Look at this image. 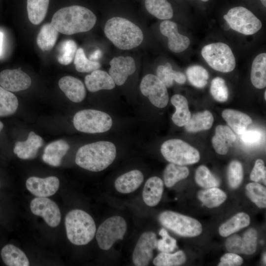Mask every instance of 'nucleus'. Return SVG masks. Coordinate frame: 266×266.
<instances>
[{"mask_svg":"<svg viewBox=\"0 0 266 266\" xmlns=\"http://www.w3.org/2000/svg\"><path fill=\"white\" fill-rule=\"evenodd\" d=\"M97 17L90 9L79 5L65 7L53 16L51 25L61 33L71 35L92 29Z\"/></svg>","mask_w":266,"mask_h":266,"instance_id":"1","label":"nucleus"},{"mask_svg":"<svg viewBox=\"0 0 266 266\" xmlns=\"http://www.w3.org/2000/svg\"><path fill=\"white\" fill-rule=\"evenodd\" d=\"M116 156V148L113 143L99 141L79 148L76 154L75 162L84 169L99 172L109 166Z\"/></svg>","mask_w":266,"mask_h":266,"instance_id":"2","label":"nucleus"},{"mask_svg":"<svg viewBox=\"0 0 266 266\" xmlns=\"http://www.w3.org/2000/svg\"><path fill=\"white\" fill-rule=\"evenodd\" d=\"M104 32L112 43L122 50H129L139 46L143 39L141 30L127 19L115 17L106 23Z\"/></svg>","mask_w":266,"mask_h":266,"instance_id":"3","label":"nucleus"},{"mask_svg":"<svg viewBox=\"0 0 266 266\" xmlns=\"http://www.w3.org/2000/svg\"><path fill=\"white\" fill-rule=\"evenodd\" d=\"M66 235L72 244L84 245L94 237L96 227L93 218L85 211L73 209L68 212L65 221Z\"/></svg>","mask_w":266,"mask_h":266,"instance_id":"4","label":"nucleus"},{"mask_svg":"<svg viewBox=\"0 0 266 266\" xmlns=\"http://www.w3.org/2000/svg\"><path fill=\"white\" fill-rule=\"evenodd\" d=\"M73 123L78 131L88 133H102L109 130L112 125L111 117L106 113L96 109H84L74 116Z\"/></svg>","mask_w":266,"mask_h":266,"instance_id":"5","label":"nucleus"},{"mask_svg":"<svg viewBox=\"0 0 266 266\" xmlns=\"http://www.w3.org/2000/svg\"><path fill=\"white\" fill-rule=\"evenodd\" d=\"M161 152L168 162L181 166L193 164L200 159L197 149L178 139L165 141L161 146Z\"/></svg>","mask_w":266,"mask_h":266,"instance_id":"6","label":"nucleus"},{"mask_svg":"<svg viewBox=\"0 0 266 266\" xmlns=\"http://www.w3.org/2000/svg\"><path fill=\"white\" fill-rule=\"evenodd\" d=\"M201 54L208 65L217 71L229 72L235 67V57L230 47L225 43L206 45L202 48Z\"/></svg>","mask_w":266,"mask_h":266,"instance_id":"7","label":"nucleus"},{"mask_svg":"<svg viewBox=\"0 0 266 266\" xmlns=\"http://www.w3.org/2000/svg\"><path fill=\"white\" fill-rule=\"evenodd\" d=\"M159 220L165 227L182 236L194 237L202 232V226L200 222L175 212H163L160 214Z\"/></svg>","mask_w":266,"mask_h":266,"instance_id":"8","label":"nucleus"},{"mask_svg":"<svg viewBox=\"0 0 266 266\" xmlns=\"http://www.w3.org/2000/svg\"><path fill=\"white\" fill-rule=\"evenodd\" d=\"M224 19L233 30L245 35H251L262 28L261 21L249 9L243 6L231 8Z\"/></svg>","mask_w":266,"mask_h":266,"instance_id":"9","label":"nucleus"},{"mask_svg":"<svg viewBox=\"0 0 266 266\" xmlns=\"http://www.w3.org/2000/svg\"><path fill=\"white\" fill-rule=\"evenodd\" d=\"M127 230L125 219L119 216H115L105 220L98 228L96 239L102 250L109 249L115 241L123 239Z\"/></svg>","mask_w":266,"mask_h":266,"instance_id":"10","label":"nucleus"},{"mask_svg":"<svg viewBox=\"0 0 266 266\" xmlns=\"http://www.w3.org/2000/svg\"><path fill=\"white\" fill-rule=\"evenodd\" d=\"M140 90L155 106L162 108L167 105L169 98L166 87L157 76L148 74L144 76Z\"/></svg>","mask_w":266,"mask_h":266,"instance_id":"11","label":"nucleus"},{"mask_svg":"<svg viewBox=\"0 0 266 266\" xmlns=\"http://www.w3.org/2000/svg\"><path fill=\"white\" fill-rule=\"evenodd\" d=\"M30 208L33 214L42 217L51 227H56L60 223L61 215L58 206L46 197H37L32 200Z\"/></svg>","mask_w":266,"mask_h":266,"instance_id":"12","label":"nucleus"},{"mask_svg":"<svg viewBox=\"0 0 266 266\" xmlns=\"http://www.w3.org/2000/svg\"><path fill=\"white\" fill-rule=\"evenodd\" d=\"M157 238L152 232L143 233L140 236L133 253V263L136 266H148L152 259L153 250L157 248Z\"/></svg>","mask_w":266,"mask_h":266,"instance_id":"13","label":"nucleus"},{"mask_svg":"<svg viewBox=\"0 0 266 266\" xmlns=\"http://www.w3.org/2000/svg\"><path fill=\"white\" fill-rule=\"evenodd\" d=\"M257 244V231L254 228H250L242 236L234 234L230 236L226 241L225 246L230 252L251 255L256 251Z\"/></svg>","mask_w":266,"mask_h":266,"instance_id":"14","label":"nucleus"},{"mask_svg":"<svg viewBox=\"0 0 266 266\" xmlns=\"http://www.w3.org/2000/svg\"><path fill=\"white\" fill-rule=\"evenodd\" d=\"M31 83V77L21 67L4 69L0 72V86L11 92L26 90Z\"/></svg>","mask_w":266,"mask_h":266,"instance_id":"15","label":"nucleus"},{"mask_svg":"<svg viewBox=\"0 0 266 266\" xmlns=\"http://www.w3.org/2000/svg\"><path fill=\"white\" fill-rule=\"evenodd\" d=\"M26 186L28 190L37 197H48L54 195L60 186V181L56 176L39 178L32 176L27 179Z\"/></svg>","mask_w":266,"mask_h":266,"instance_id":"16","label":"nucleus"},{"mask_svg":"<svg viewBox=\"0 0 266 266\" xmlns=\"http://www.w3.org/2000/svg\"><path fill=\"white\" fill-rule=\"evenodd\" d=\"M109 64V74L118 86L123 85L128 77L133 74L136 69L134 59L130 56L113 58Z\"/></svg>","mask_w":266,"mask_h":266,"instance_id":"17","label":"nucleus"},{"mask_svg":"<svg viewBox=\"0 0 266 266\" xmlns=\"http://www.w3.org/2000/svg\"><path fill=\"white\" fill-rule=\"evenodd\" d=\"M160 30L161 33L168 38V47L171 51L182 52L189 46V38L178 33L177 26L175 22L165 20L161 23Z\"/></svg>","mask_w":266,"mask_h":266,"instance_id":"18","label":"nucleus"},{"mask_svg":"<svg viewBox=\"0 0 266 266\" xmlns=\"http://www.w3.org/2000/svg\"><path fill=\"white\" fill-rule=\"evenodd\" d=\"M43 144L42 138L32 131L29 133L26 140L15 143L13 152L20 159H33L36 157L38 149Z\"/></svg>","mask_w":266,"mask_h":266,"instance_id":"19","label":"nucleus"},{"mask_svg":"<svg viewBox=\"0 0 266 266\" xmlns=\"http://www.w3.org/2000/svg\"><path fill=\"white\" fill-rule=\"evenodd\" d=\"M58 84L60 89L71 101L80 102L86 97V92L84 84L76 77L64 76L59 80Z\"/></svg>","mask_w":266,"mask_h":266,"instance_id":"20","label":"nucleus"},{"mask_svg":"<svg viewBox=\"0 0 266 266\" xmlns=\"http://www.w3.org/2000/svg\"><path fill=\"white\" fill-rule=\"evenodd\" d=\"M69 149V144L64 140L53 141L45 147L42 160L51 166H59L61 165L62 159Z\"/></svg>","mask_w":266,"mask_h":266,"instance_id":"21","label":"nucleus"},{"mask_svg":"<svg viewBox=\"0 0 266 266\" xmlns=\"http://www.w3.org/2000/svg\"><path fill=\"white\" fill-rule=\"evenodd\" d=\"M236 138V135L230 128L219 125L216 128L215 133L212 138V145L217 153L225 155Z\"/></svg>","mask_w":266,"mask_h":266,"instance_id":"22","label":"nucleus"},{"mask_svg":"<svg viewBox=\"0 0 266 266\" xmlns=\"http://www.w3.org/2000/svg\"><path fill=\"white\" fill-rule=\"evenodd\" d=\"M85 84L87 89L91 92L101 90H111L115 86L112 77L107 72L97 69L85 77Z\"/></svg>","mask_w":266,"mask_h":266,"instance_id":"23","label":"nucleus"},{"mask_svg":"<svg viewBox=\"0 0 266 266\" xmlns=\"http://www.w3.org/2000/svg\"><path fill=\"white\" fill-rule=\"evenodd\" d=\"M143 179V175L140 171L132 170L119 176L115 181L114 186L120 193H130L141 185Z\"/></svg>","mask_w":266,"mask_h":266,"instance_id":"24","label":"nucleus"},{"mask_svg":"<svg viewBox=\"0 0 266 266\" xmlns=\"http://www.w3.org/2000/svg\"><path fill=\"white\" fill-rule=\"evenodd\" d=\"M164 191V183L157 177L149 178L146 182L142 192L143 200L149 206L157 205L161 200Z\"/></svg>","mask_w":266,"mask_h":266,"instance_id":"25","label":"nucleus"},{"mask_svg":"<svg viewBox=\"0 0 266 266\" xmlns=\"http://www.w3.org/2000/svg\"><path fill=\"white\" fill-rule=\"evenodd\" d=\"M229 126L237 134H241L252 123L251 118L247 114L233 109H225L222 113Z\"/></svg>","mask_w":266,"mask_h":266,"instance_id":"26","label":"nucleus"},{"mask_svg":"<svg viewBox=\"0 0 266 266\" xmlns=\"http://www.w3.org/2000/svg\"><path fill=\"white\" fill-rule=\"evenodd\" d=\"M3 263L8 266H28L29 260L24 252L13 244L4 246L0 252Z\"/></svg>","mask_w":266,"mask_h":266,"instance_id":"27","label":"nucleus"},{"mask_svg":"<svg viewBox=\"0 0 266 266\" xmlns=\"http://www.w3.org/2000/svg\"><path fill=\"white\" fill-rule=\"evenodd\" d=\"M170 101L176 108L172 116L173 122L177 126H184L191 116L186 98L182 95L176 94L171 97Z\"/></svg>","mask_w":266,"mask_h":266,"instance_id":"28","label":"nucleus"},{"mask_svg":"<svg viewBox=\"0 0 266 266\" xmlns=\"http://www.w3.org/2000/svg\"><path fill=\"white\" fill-rule=\"evenodd\" d=\"M251 81L258 89L266 86V54L262 53L254 59L251 67Z\"/></svg>","mask_w":266,"mask_h":266,"instance_id":"29","label":"nucleus"},{"mask_svg":"<svg viewBox=\"0 0 266 266\" xmlns=\"http://www.w3.org/2000/svg\"><path fill=\"white\" fill-rule=\"evenodd\" d=\"M214 118L208 110L196 113L192 116L184 126L186 131L190 133H196L209 129L213 123Z\"/></svg>","mask_w":266,"mask_h":266,"instance_id":"30","label":"nucleus"},{"mask_svg":"<svg viewBox=\"0 0 266 266\" xmlns=\"http://www.w3.org/2000/svg\"><path fill=\"white\" fill-rule=\"evenodd\" d=\"M250 222V217L247 214L239 212L220 226L219 229V233L223 237L228 236L248 226Z\"/></svg>","mask_w":266,"mask_h":266,"instance_id":"31","label":"nucleus"},{"mask_svg":"<svg viewBox=\"0 0 266 266\" xmlns=\"http://www.w3.org/2000/svg\"><path fill=\"white\" fill-rule=\"evenodd\" d=\"M156 74L158 78L168 88L173 85V81L181 84H184L186 81L184 74L173 70L171 65L169 63L159 66L157 68Z\"/></svg>","mask_w":266,"mask_h":266,"instance_id":"32","label":"nucleus"},{"mask_svg":"<svg viewBox=\"0 0 266 266\" xmlns=\"http://www.w3.org/2000/svg\"><path fill=\"white\" fill-rule=\"evenodd\" d=\"M58 33L51 23L43 25L37 36V46L43 51L51 50L56 42Z\"/></svg>","mask_w":266,"mask_h":266,"instance_id":"33","label":"nucleus"},{"mask_svg":"<svg viewBox=\"0 0 266 266\" xmlns=\"http://www.w3.org/2000/svg\"><path fill=\"white\" fill-rule=\"evenodd\" d=\"M198 198L207 207L213 208L223 203L227 199V195L221 189L213 187L199 191Z\"/></svg>","mask_w":266,"mask_h":266,"instance_id":"34","label":"nucleus"},{"mask_svg":"<svg viewBox=\"0 0 266 266\" xmlns=\"http://www.w3.org/2000/svg\"><path fill=\"white\" fill-rule=\"evenodd\" d=\"M145 6L147 11L158 19L167 20L173 17L172 7L166 0H145Z\"/></svg>","mask_w":266,"mask_h":266,"instance_id":"35","label":"nucleus"},{"mask_svg":"<svg viewBox=\"0 0 266 266\" xmlns=\"http://www.w3.org/2000/svg\"><path fill=\"white\" fill-rule=\"evenodd\" d=\"M49 0H27V12L30 21L33 25L39 24L46 16Z\"/></svg>","mask_w":266,"mask_h":266,"instance_id":"36","label":"nucleus"},{"mask_svg":"<svg viewBox=\"0 0 266 266\" xmlns=\"http://www.w3.org/2000/svg\"><path fill=\"white\" fill-rule=\"evenodd\" d=\"M189 174L188 168L181 165L170 163L166 167L164 174V180L167 187H171L181 180L187 177Z\"/></svg>","mask_w":266,"mask_h":266,"instance_id":"37","label":"nucleus"},{"mask_svg":"<svg viewBox=\"0 0 266 266\" xmlns=\"http://www.w3.org/2000/svg\"><path fill=\"white\" fill-rule=\"evenodd\" d=\"M18 104L16 96L0 86V117H6L14 114Z\"/></svg>","mask_w":266,"mask_h":266,"instance_id":"38","label":"nucleus"},{"mask_svg":"<svg viewBox=\"0 0 266 266\" xmlns=\"http://www.w3.org/2000/svg\"><path fill=\"white\" fill-rule=\"evenodd\" d=\"M77 46L76 42L71 39L63 41L59 45L57 60L63 65H68L73 60Z\"/></svg>","mask_w":266,"mask_h":266,"instance_id":"39","label":"nucleus"},{"mask_svg":"<svg viewBox=\"0 0 266 266\" xmlns=\"http://www.w3.org/2000/svg\"><path fill=\"white\" fill-rule=\"evenodd\" d=\"M186 257L183 251L180 250L174 253L161 252L153 260L156 266H177L184 264Z\"/></svg>","mask_w":266,"mask_h":266,"instance_id":"40","label":"nucleus"},{"mask_svg":"<svg viewBox=\"0 0 266 266\" xmlns=\"http://www.w3.org/2000/svg\"><path fill=\"white\" fill-rule=\"evenodd\" d=\"M186 73L189 81L194 86L201 88L207 83L209 78L208 71L201 66L194 65L189 66Z\"/></svg>","mask_w":266,"mask_h":266,"instance_id":"41","label":"nucleus"},{"mask_svg":"<svg viewBox=\"0 0 266 266\" xmlns=\"http://www.w3.org/2000/svg\"><path fill=\"white\" fill-rule=\"evenodd\" d=\"M246 193L251 200L258 207H266V189L257 182L249 183L246 186Z\"/></svg>","mask_w":266,"mask_h":266,"instance_id":"42","label":"nucleus"},{"mask_svg":"<svg viewBox=\"0 0 266 266\" xmlns=\"http://www.w3.org/2000/svg\"><path fill=\"white\" fill-rule=\"evenodd\" d=\"M74 64L76 70L80 72H92L99 69L101 66L100 63L88 59L82 48L77 49L74 58Z\"/></svg>","mask_w":266,"mask_h":266,"instance_id":"43","label":"nucleus"},{"mask_svg":"<svg viewBox=\"0 0 266 266\" xmlns=\"http://www.w3.org/2000/svg\"><path fill=\"white\" fill-rule=\"evenodd\" d=\"M195 180L199 186L205 189L217 187L220 185L219 180L204 166H200L197 169Z\"/></svg>","mask_w":266,"mask_h":266,"instance_id":"44","label":"nucleus"},{"mask_svg":"<svg viewBox=\"0 0 266 266\" xmlns=\"http://www.w3.org/2000/svg\"><path fill=\"white\" fill-rule=\"evenodd\" d=\"M243 177V170L241 164L238 161H232L228 167V179L230 186L235 189L241 184Z\"/></svg>","mask_w":266,"mask_h":266,"instance_id":"45","label":"nucleus"},{"mask_svg":"<svg viewBox=\"0 0 266 266\" xmlns=\"http://www.w3.org/2000/svg\"><path fill=\"white\" fill-rule=\"evenodd\" d=\"M210 92L213 98L218 101L225 102L228 99V89L225 80L221 77H217L212 80Z\"/></svg>","mask_w":266,"mask_h":266,"instance_id":"46","label":"nucleus"},{"mask_svg":"<svg viewBox=\"0 0 266 266\" xmlns=\"http://www.w3.org/2000/svg\"><path fill=\"white\" fill-rule=\"evenodd\" d=\"M159 234L162 239L157 241V248L161 252L170 253L177 248L176 240L171 237L164 228L160 230Z\"/></svg>","mask_w":266,"mask_h":266,"instance_id":"47","label":"nucleus"},{"mask_svg":"<svg viewBox=\"0 0 266 266\" xmlns=\"http://www.w3.org/2000/svg\"><path fill=\"white\" fill-rule=\"evenodd\" d=\"M266 169L264 161L262 159L257 160L250 173V179L255 182H258L262 179L264 184L266 185Z\"/></svg>","mask_w":266,"mask_h":266,"instance_id":"48","label":"nucleus"},{"mask_svg":"<svg viewBox=\"0 0 266 266\" xmlns=\"http://www.w3.org/2000/svg\"><path fill=\"white\" fill-rule=\"evenodd\" d=\"M243 262V259L234 253H228L224 255L220 259L219 266H238Z\"/></svg>","mask_w":266,"mask_h":266,"instance_id":"49","label":"nucleus"},{"mask_svg":"<svg viewBox=\"0 0 266 266\" xmlns=\"http://www.w3.org/2000/svg\"><path fill=\"white\" fill-rule=\"evenodd\" d=\"M240 135L242 141L248 145L255 144L259 142L262 137L261 132L257 130H246Z\"/></svg>","mask_w":266,"mask_h":266,"instance_id":"50","label":"nucleus"},{"mask_svg":"<svg viewBox=\"0 0 266 266\" xmlns=\"http://www.w3.org/2000/svg\"><path fill=\"white\" fill-rule=\"evenodd\" d=\"M101 56V51L99 50L95 51L90 56V60L93 61V60H96L99 59Z\"/></svg>","mask_w":266,"mask_h":266,"instance_id":"51","label":"nucleus"},{"mask_svg":"<svg viewBox=\"0 0 266 266\" xmlns=\"http://www.w3.org/2000/svg\"><path fill=\"white\" fill-rule=\"evenodd\" d=\"M3 34L0 32V55L2 50V43Z\"/></svg>","mask_w":266,"mask_h":266,"instance_id":"52","label":"nucleus"},{"mask_svg":"<svg viewBox=\"0 0 266 266\" xmlns=\"http://www.w3.org/2000/svg\"><path fill=\"white\" fill-rule=\"evenodd\" d=\"M262 3L263 4V5L266 7V0H260Z\"/></svg>","mask_w":266,"mask_h":266,"instance_id":"53","label":"nucleus"},{"mask_svg":"<svg viewBox=\"0 0 266 266\" xmlns=\"http://www.w3.org/2000/svg\"><path fill=\"white\" fill-rule=\"evenodd\" d=\"M3 128V123L0 121V133L1 130H2Z\"/></svg>","mask_w":266,"mask_h":266,"instance_id":"54","label":"nucleus"},{"mask_svg":"<svg viewBox=\"0 0 266 266\" xmlns=\"http://www.w3.org/2000/svg\"><path fill=\"white\" fill-rule=\"evenodd\" d=\"M266 253H265L263 256V262L265 264H266Z\"/></svg>","mask_w":266,"mask_h":266,"instance_id":"55","label":"nucleus"},{"mask_svg":"<svg viewBox=\"0 0 266 266\" xmlns=\"http://www.w3.org/2000/svg\"><path fill=\"white\" fill-rule=\"evenodd\" d=\"M265 100L266 99V91L265 92Z\"/></svg>","mask_w":266,"mask_h":266,"instance_id":"56","label":"nucleus"},{"mask_svg":"<svg viewBox=\"0 0 266 266\" xmlns=\"http://www.w3.org/2000/svg\"><path fill=\"white\" fill-rule=\"evenodd\" d=\"M201 0L202 1H208L209 0Z\"/></svg>","mask_w":266,"mask_h":266,"instance_id":"57","label":"nucleus"}]
</instances>
